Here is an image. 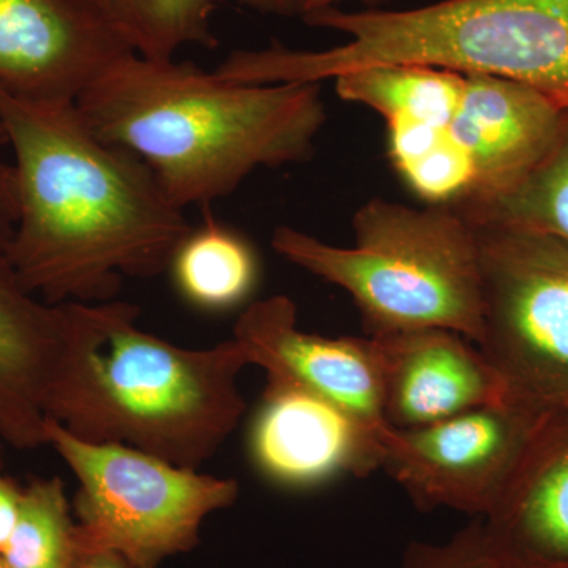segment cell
I'll use <instances>...</instances> for the list:
<instances>
[{
  "instance_id": "cell-1",
  "label": "cell",
  "mask_w": 568,
  "mask_h": 568,
  "mask_svg": "<svg viewBox=\"0 0 568 568\" xmlns=\"http://www.w3.org/2000/svg\"><path fill=\"white\" fill-rule=\"evenodd\" d=\"M0 130L13 152L18 219L6 254L51 305L114 301L123 278L170 267L192 230L141 156L103 141L77 102L0 89Z\"/></svg>"
},
{
  "instance_id": "cell-2",
  "label": "cell",
  "mask_w": 568,
  "mask_h": 568,
  "mask_svg": "<svg viewBox=\"0 0 568 568\" xmlns=\"http://www.w3.org/2000/svg\"><path fill=\"white\" fill-rule=\"evenodd\" d=\"M77 106L97 136L141 156L183 211L211 207L260 168L308 162L327 121L320 82L235 84L134 52Z\"/></svg>"
},
{
  "instance_id": "cell-3",
  "label": "cell",
  "mask_w": 568,
  "mask_h": 568,
  "mask_svg": "<svg viewBox=\"0 0 568 568\" xmlns=\"http://www.w3.org/2000/svg\"><path fill=\"white\" fill-rule=\"evenodd\" d=\"M61 349L44 416L89 444L136 448L201 470L233 435L246 403L248 355L234 338L189 349L148 334L130 302L63 304Z\"/></svg>"
},
{
  "instance_id": "cell-4",
  "label": "cell",
  "mask_w": 568,
  "mask_h": 568,
  "mask_svg": "<svg viewBox=\"0 0 568 568\" xmlns=\"http://www.w3.org/2000/svg\"><path fill=\"white\" fill-rule=\"evenodd\" d=\"M349 37L328 50L274 43L231 52L216 77L235 84L323 82L386 63H418L529 85L568 110V0H443L413 10L302 17Z\"/></svg>"
},
{
  "instance_id": "cell-5",
  "label": "cell",
  "mask_w": 568,
  "mask_h": 568,
  "mask_svg": "<svg viewBox=\"0 0 568 568\" xmlns=\"http://www.w3.org/2000/svg\"><path fill=\"white\" fill-rule=\"evenodd\" d=\"M353 233V246H336L278 226L272 248L345 290L369 335L448 328L478 345L484 334L480 246L477 227L457 209L372 197L354 212Z\"/></svg>"
},
{
  "instance_id": "cell-6",
  "label": "cell",
  "mask_w": 568,
  "mask_h": 568,
  "mask_svg": "<svg viewBox=\"0 0 568 568\" xmlns=\"http://www.w3.org/2000/svg\"><path fill=\"white\" fill-rule=\"evenodd\" d=\"M48 446L78 478L77 544L110 549L132 568H160L200 545L205 518L234 506V478L171 465L119 444H89L48 418Z\"/></svg>"
},
{
  "instance_id": "cell-7",
  "label": "cell",
  "mask_w": 568,
  "mask_h": 568,
  "mask_svg": "<svg viewBox=\"0 0 568 568\" xmlns=\"http://www.w3.org/2000/svg\"><path fill=\"white\" fill-rule=\"evenodd\" d=\"M484 282L478 349L508 395L568 409V241L511 226H476Z\"/></svg>"
},
{
  "instance_id": "cell-8",
  "label": "cell",
  "mask_w": 568,
  "mask_h": 568,
  "mask_svg": "<svg viewBox=\"0 0 568 568\" xmlns=\"http://www.w3.org/2000/svg\"><path fill=\"white\" fill-rule=\"evenodd\" d=\"M545 414L507 398L437 424L390 426L381 469L420 510L450 508L485 518Z\"/></svg>"
},
{
  "instance_id": "cell-9",
  "label": "cell",
  "mask_w": 568,
  "mask_h": 568,
  "mask_svg": "<svg viewBox=\"0 0 568 568\" xmlns=\"http://www.w3.org/2000/svg\"><path fill=\"white\" fill-rule=\"evenodd\" d=\"M233 338L267 379L304 388L381 435L390 428L384 418L383 376L372 336L308 334L298 327L293 298L272 295L246 306L235 321Z\"/></svg>"
},
{
  "instance_id": "cell-10",
  "label": "cell",
  "mask_w": 568,
  "mask_h": 568,
  "mask_svg": "<svg viewBox=\"0 0 568 568\" xmlns=\"http://www.w3.org/2000/svg\"><path fill=\"white\" fill-rule=\"evenodd\" d=\"M129 44L80 0H0V89L77 102Z\"/></svg>"
},
{
  "instance_id": "cell-11",
  "label": "cell",
  "mask_w": 568,
  "mask_h": 568,
  "mask_svg": "<svg viewBox=\"0 0 568 568\" xmlns=\"http://www.w3.org/2000/svg\"><path fill=\"white\" fill-rule=\"evenodd\" d=\"M384 435L304 388L267 379L248 447L263 476L282 487L312 488L381 469Z\"/></svg>"
},
{
  "instance_id": "cell-12",
  "label": "cell",
  "mask_w": 568,
  "mask_h": 568,
  "mask_svg": "<svg viewBox=\"0 0 568 568\" xmlns=\"http://www.w3.org/2000/svg\"><path fill=\"white\" fill-rule=\"evenodd\" d=\"M383 376L384 418L418 428L511 398L477 345L448 328L369 335Z\"/></svg>"
},
{
  "instance_id": "cell-13",
  "label": "cell",
  "mask_w": 568,
  "mask_h": 568,
  "mask_svg": "<svg viewBox=\"0 0 568 568\" xmlns=\"http://www.w3.org/2000/svg\"><path fill=\"white\" fill-rule=\"evenodd\" d=\"M465 77L450 132L469 156L474 185L458 204L517 189L551 151L568 111L529 85L488 74Z\"/></svg>"
},
{
  "instance_id": "cell-14",
  "label": "cell",
  "mask_w": 568,
  "mask_h": 568,
  "mask_svg": "<svg viewBox=\"0 0 568 568\" xmlns=\"http://www.w3.org/2000/svg\"><path fill=\"white\" fill-rule=\"evenodd\" d=\"M481 521L499 568H568V409L541 417Z\"/></svg>"
},
{
  "instance_id": "cell-15",
  "label": "cell",
  "mask_w": 568,
  "mask_h": 568,
  "mask_svg": "<svg viewBox=\"0 0 568 568\" xmlns=\"http://www.w3.org/2000/svg\"><path fill=\"white\" fill-rule=\"evenodd\" d=\"M63 321V304L32 294L0 250V439L18 450L48 446L43 403Z\"/></svg>"
},
{
  "instance_id": "cell-16",
  "label": "cell",
  "mask_w": 568,
  "mask_h": 568,
  "mask_svg": "<svg viewBox=\"0 0 568 568\" xmlns=\"http://www.w3.org/2000/svg\"><path fill=\"white\" fill-rule=\"evenodd\" d=\"M168 271L183 301L204 312H227L253 294L260 261L245 235L205 207L203 222L182 239Z\"/></svg>"
},
{
  "instance_id": "cell-17",
  "label": "cell",
  "mask_w": 568,
  "mask_h": 568,
  "mask_svg": "<svg viewBox=\"0 0 568 568\" xmlns=\"http://www.w3.org/2000/svg\"><path fill=\"white\" fill-rule=\"evenodd\" d=\"M334 81L339 99L364 104L386 122L406 119L433 125H450L466 89L465 74L418 63L365 67Z\"/></svg>"
},
{
  "instance_id": "cell-18",
  "label": "cell",
  "mask_w": 568,
  "mask_h": 568,
  "mask_svg": "<svg viewBox=\"0 0 568 568\" xmlns=\"http://www.w3.org/2000/svg\"><path fill=\"white\" fill-rule=\"evenodd\" d=\"M223 0H82L118 33L134 54L153 61L175 59L183 47L212 50L213 14Z\"/></svg>"
},
{
  "instance_id": "cell-19",
  "label": "cell",
  "mask_w": 568,
  "mask_h": 568,
  "mask_svg": "<svg viewBox=\"0 0 568 568\" xmlns=\"http://www.w3.org/2000/svg\"><path fill=\"white\" fill-rule=\"evenodd\" d=\"M450 207L474 226L525 227L568 241V111L551 151L517 189Z\"/></svg>"
},
{
  "instance_id": "cell-20",
  "label": "cell",
  "mask_w": 568,
  "mask_h": 568,
  "mask_svg": "<svg viewBox=\"0 0 568 568\" xmlns=\"http://www.w3.org/2000/svg\"><path fill=\"white\" fill-rule=\"evenodd\" d=\"M77 521L59 477L33 478L21 493L17 525L0 552L6 568H70Z\"/></svg>"
},
{
  "instance_id": "cell-21",
  "label": "cell",
  "mask_w": 568,
  "mask_h": 568,
  "mask_svg": "<svg viewBox=\"0 0 568 568\" xmlns=\"http://www.w3.org/2000/svg\"><path fill=\"white\" fill-rule=\"evenodd\" d=\"M399 568H499L489 548L481 518H474L444 544L413 541Z\"/></svg>"
},
{
  "instance_id": "cell-22",
  "label": "cell",
  "mask_w": 568,
  "mask_h": 568,
  "mask_svg": "<svg viewBox=\"0 0 568 568\" xmlns=\"http://www.w3.org/2000/svg\"><path fill=\"white\" fill-rule=\"evenodd\" d=\"M3 145H7V141L0 130V250L6 252L17 224L18 204L13 163L7 162L3 156Z\"/></svg>"
},
{
  "instance_id": "cell-23",
  "label": "cell",
  "mask_w": 568,
  "mask_h": 568,
  "mask_svg": "<svg viewBox=\"0 0 568 568\" xmlns=\"http://www.w3.org/2000/svg\"><path fill=\"white\" fill-rule=\"evenodd\" d=\"M70 568H132L118 552L110 549H93L80 547L77 544L74 558Z\"/></svg>"
},
{
  "instance_id": "cell-24",
  "label": "cell",
  "mask_w": 568,
  "mask_h": 568,
  "mask_svg": "<svg viewBox=\"0 0 568 568\" xmlns=\"http://www.w3.org/2000/svg\"><path fill=\"white\" fill-rule=\"evenodd\" d=\"M246 9L272 17L291 18L297 14V0H237Z\"/></svg>"
},
{
  "instance_id": "cell-25",
  "label": "cell",
  "mask_w": 568,
  "mask_h": 568,
  "mask_svg": "<svg viewBox=\"0 0 568 568\" xmlns=\"http://www.w3.org/2000/svg\"><path fill=\"white\" fill-rule=\"evenodd\" d=\"M339 0H297V14L298 17H306V14L316 13V11L331 9ZM368 6V9H376V7L384 6V3L392 2V0H362Z\"/></svg>"
},
{
  "instance_id": "cell-26",
  "label": "cell",
  "mask_w": 568,
  "mask_h": 568,
  "mask_svg": "<svg viewBox=\"0 0 568 568\" xmlns=\"http://www.w3.org/2000/svg\"><path fill=\"white\" fill-rule=\"evenodd\" d=\"M0 568H6V566H3L2 558H0Z\"/></svg>"
},
{
  "instance_id": "cell-27",
  "label": "cell",
  "mask_w": 568,
  "mask_h": 568,
  "mask_svg": "<svg viewBox=\"0 0 568 568\" xmlns=\"http://www.w3.org/2000/svg\"><path fill=\"white\" fill-rule=\"evenodd\" d=\"M80 2H82V0H80Z\"/></svg>"
}]
</instances>
